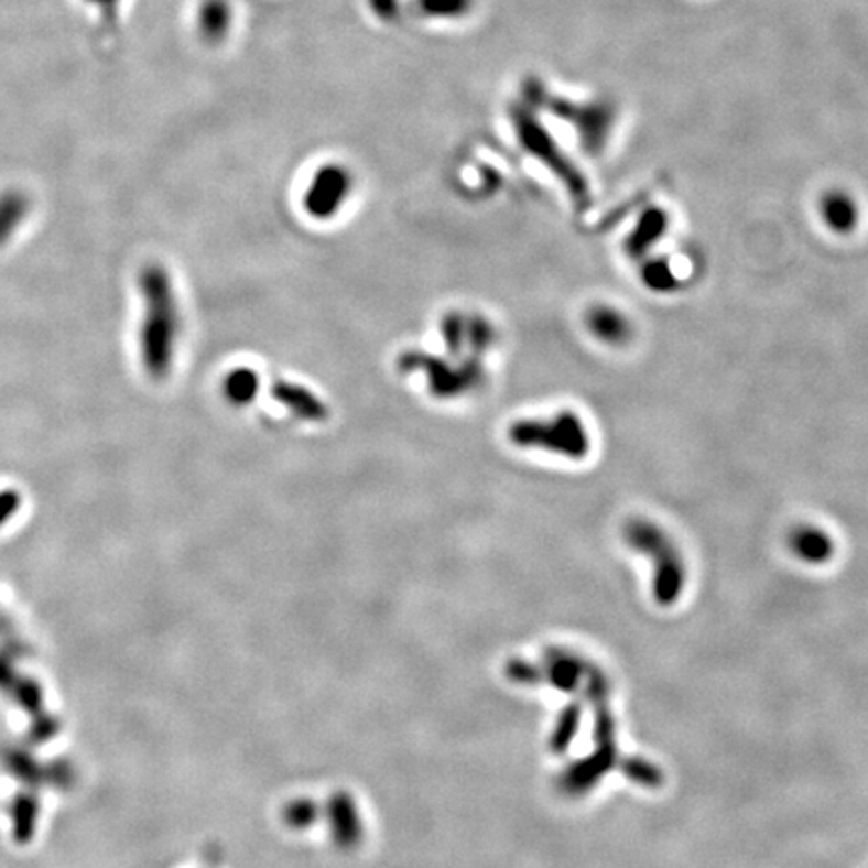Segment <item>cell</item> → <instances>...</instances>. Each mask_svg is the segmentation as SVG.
Instances as JSON below:
<instances>
[{"instance_id":"ba28073f","label":"cell","mask_w":868,"mask_h":868,"mask_svg":"<svg viewBox=\"0 0 868 868\" xmlns=\"http://www.w3.org/2000/svg\"><path fill=\"white\" fill-rule=\"evenodd\" d=\"M275 394L292 411L306 414L314 421H321V416H324V406L310 394L308 390L296 389L294 384H280V389L275 390Z\"/></svg>"},{"instance_id":"52a82bcc","label":"cell","mask_w":868,"mask_h":868,"mask_svg":"<svg viewBox=\"0 0 868 868\" xmlns=\"http://www.w3.org/2000/svg\"><path fill=\"white\" fill-rule=\"evenodd\" d=\"M11 816L14 840L26 845L35 834L36 818H39V799L35 794L33 792L19 794L12 802Z\"/></svg>"},{"instance_id":"6da1fadb","label":"cell","mask_w":868,"mask_h":868,"mask_svg":"<svg viewBox=\"0 0 868 868\" xmlns=\"http://www.w3.org/2000/svg\"><path fill=\"white\" fill-rule=\"evenodd\" d=\"M143 321L139 328V356L149 377L163 380L172 372L182 332V314L172 278L163 265L151 263L139 274Z\"/></svg>"},{"instance_id":"7c38bea8","label":"cell","mask_w":868,"mask_h":868,"mask_svg":"<svg viewBox=\"0 0 868 868\" xmlns=\"http://www.w3.org/2000/svg\"><path fill=\"white\" fill-rule=\"evenodd\" d=\"M221 14H224L221 4H217V2L207 4L204 12H202V23H204V29H206L207 33H216L217 24L224 26L226 19Z\"/></svg>"},{"instance_id":"5b68a950","label":"cell","mask_w":868,"mask_h":868,"mask_svg":"<svg viewBox=\"0 0 868 868\" xmlns=\"http://www.w3.org/2000/svg\"><path fill=\"white\" fill-rule=\"evenodd\" d=\"M821 216H823L826 228L838 236H846L857 229L860 209H858L857 199L848 192L831 189L821 199Z\"/></svg>"},{"instance_id":"4fadbf2b","label":"cell","mask_w":868,"mask_h":868,"mask_svg":"<svg viewBox=\"0 0 868 868\" xmlns=\"http://www.w3.org/2000/svg\"><path fill=\"white\" fill-rule=\"evenodd\" d=\"M87 2H91L95 7H99L105 14H109V12L113 11L115 7L119 4V0H87Z\"/></svg>"},{"instance_id":"8fae6325","label":"cell","mask_w":868,"mask_h":868,"mask_svg":"<svg viewBox=\"0 0 868 868\" xmlns=\"http://www.w3.org/2000/svg\"><path fill=\"white\" fill-rule=\"evenodd\" d=\"M796 545L804 553H823V549L826 547L823 533H816L814 529H802L796 535Z\"/></svg>"},{"instance_id":"3957f363","label":"cell","mask_w":868,"mask_h":868,"mask_svg":"<svg viewBox=\"0 0 868 868\" xmlns=\"http://www.w3.org/2000/svg\"><path fill=\"white\" fill-rule=\"evenodd\" d=\"M350 180L343 170H324L316 175V180L306 195V207L310 214L316 217H330L343 206L348 195Z\"/></svg>"},{"instance_id":"30bf717a","label":"cell","mask_w":868,"mask_h":868,"mask_svg":"<svg viewBox=\"0 0 868 868\" xmlns=\"http://www.w3.org/2000/svg\"><path fill=\"white\" fill-rule=\"evenodd\" d=\"M21 509V495L17 491H0V527L7 525Z\"/></svg>"},{"instance_id":"8992f818","label":"cell","mask_w":868,"mask_h":868,"mask_svg":"<svg viewBox=\"0 0 868 868\" xmlns=\"http://www.w3.org/2000/svg\"><path fill=\"white\" fill-rule=\"evenodd\" d=\"M29 216V197L23 192L7 189L0 194V246H4Z\"/></svg>"},{"instance_id":"7a4b0ae2","label":"cell","mask_w":868,"mask_h":868,"mask_svg":"<svg viewBox=\"0 0 868 868\" xmlns=\"http://www.w3.org/2000/svg\"><path fill=\"white\" fill-rule=\"evenodd\" d=\"M514 445L539 446L545 453L567 458H583L589 451V436L582 419L573 412H560L549 421H523L511 426Z\"/></svg>"},{"instance_id":"9c48e42d","label":"cell","mask_w":868,"mask_h":868,"mask_svg":"<svg viewBox=\"0 0 868 868\" xmlns=\"http://www.w3.org/2000/svg\"><path fill=\"white\" fill-rule=\"evenodd\" d=\"M253 390H256V377L250 368H240L234 375H229L226 380V392H228L229 399L236 400L238 404L248 402Z\"/></svg>"},{"instance_id":"277c9868","label":"cell","mask_w":868,"mask_h":868,"mask_svg":"<svg viewBox=\"0 0 868 868\" xmlns=\"http://www.w3.org/2000/svg\"><path fill=\"white\" fill-rule=\"evenodd\" d=\"M587 330L592 332L595 340L607 346H623L633 336V324L621 310L606 304H597L585 316Z\"/></svg>"}]
</instances>
